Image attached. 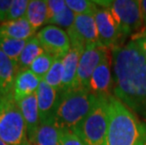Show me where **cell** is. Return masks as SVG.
<instances>
[{
	"instance_id": "7a4b0ae2",
	"label": "cell",
	"mask_w": 146,
	"mask_h": 145,
	"mask_svg": "<svg viewBox=\"0 0 146 145\" xmlns=\"http://www.w3.org/2000/svg\"><path fill=\"white\" fill-rule=\"evenodd\" d=\"M146 130V123L115 95L108 97V125L106 145H139Z\"/></svg>"
},
{
	"instance_id": "3957f363",
	"label": "cell",
	"mask_w": 146,
	"mask_h": 145,
	"mask_svg": "<svg viewBox=\"0 0 146 145\" xmlns=\"http://www.w3.org/2000/svg\"><path fill=\"white\" fill-rule=\"evenodd\" d=\"M96 96L90 89H72L60 92L55 120L60 127L74 129L88 116Z\"/></svg>"
},
{
	"instance_id": "9c48e42d",
	"label": "cell",
	"mask_w": 146,
	"mask_h": 145,
	"mask_svg": "<svg viewBox=\"0 0 146 145\" xmlns=\"http://www.w3.org/2000/svg\"><path fill=\"white\" fill-rule=\"evenodd\" d=\"M36 36L44 52H47L56 60H62L71 49V42L66 30L58 26L47 24Z\"/></svg>"
},
{
	"instance_id": "30bf717a",
	"label": "cell",
	"mask_w": 146,
	"mask_h": 145,
	"mask_svg": "<svg viewBox=\"0 0 146 145\" xmlns=\"http://www.w3.org/2000/svg\"><path fill=\"white\" fill-rule=\"evenodd\" d=\"M98 31L99 44L106 48L119 46L121 40L125 39L117 19L108 9H98L94 14Z\"/></svg>"
},
{
	"instance_id": "e0dca14e",
	"label": "cell",
	"mask_w": 146,
	"mask_h": 145,
	"mask_svg": "<svg viewBox=\"0 0 146 145\" xmlns=\"http://www.w3.org/2000/svg\"><path fill=\"white\" fill-rule=\"evenodd\" d=\"M18 72L17 64L0 49V88L3 96L12 94V88Z\"/></svg>"
},
{
	"instance_id": "9a60e30c",
	"label": "cell",
	"mask_w": 146,
	"mask_h": 145,
	"mask_svg": "<svg viewBox=\"0 0 146 145\" xmlns=\"http://www.w3.org/2000/svg\"><path fill=\"white\" fill-rule=\"evenodd\" d=\"M35 32L36 30L33 28L26 17L0 23V36L27 41L34 37Z\"/></svg>"
},
{
	"instance_id": "5b68a950",
	"label": "cell",
	"mask_w": 146,
	"mask_h": 145,
	"mask_svg": "<svg viewBox=\"0 0 146 145\" xmlns=\"http://www.w3.org/2000/svg\"><path fill=\"white\" fill-rule=\"evenodd\" d=\"M0 138L10 145H23L29 140L26 122L12 94L0 99Z\"/></svg>"
},
{
	"instance_id": "1f68e13d",
	"label": "cell",
	"mask_w": 146,
	"mask_h": 145,
	"mask_svg": "<svg viewBox=\"0 0 146 145\" xmlns=\"http://www.w3.org/2000/svg\"><path fill=\"white\" fill-rule=\"evenodd\" d=\"M139 145H146V130H145V133H144L143 138H142L141 143H139Z\"/></svg>"
},
{
	"instance_id": "4dcf8cb0",
	"label": "cell",
	"mask_w": 146,
	"mask_h": 145,
	"mask_svg": "<svg viewBox=\"0 0 146 145\" xmlns=\"http://www.w3.org/2000/svg\"><path fill=\"white\" fill-rule=\"evenodd\" d=\"M141 9H142V13H143L144 24H145V29L143 32L146 33V0H142V1H141Z\"/></svg>"
},
{
	"instance_id": "d6a6232c",
	"label": "cell",
	"mask_w": 146,
	"mask_h": 145,
	"mask_svg": "<svg viewBox=\"0 0 146 145\" xmlns=\"http://www.w3.org/2000/svg\"><path fill=\"white\" fill-rule=\"evenodd\" d=\"M0 145H10V144H8L7 142H5L4 140H2L1 138H0Z\"/></svg>"
},
{
	"instance_id": "d590c367",
	"label": "cell",
	"mask_w": 146,
	"mask_h": 145,
	"mask_svg": "<svg viewBox=\"0 0 146 145\" xmlns=\"http://www.w3.org/2000/svg\"><path fill=\"white\" fill-rule=\"evenodd\" d=\"M0 22H1V21H0Z\"/></svg>"
},
{
	"instance_id": "6da1fadb",
	"label": "cell",
	"mask_w": 146,
	"mask_h": 145,
	"mask_svg": "<svg viewBox=\"0 0 146 145\" xmlns=\"http://www.w3.org/2000/svg\"><path fill=\"white\" fill-rule=\"evenodd\" d=\"M114 94L146 123V58L134 41L112 48Z\"/></svg>"
},
{
	"instance_id": "83f0119b",
	"label": "cell",
	"mask_w": 146,
	"mask_h": 145,
	"mask_svg": "<svg viewBox=\"0 0 146 145\" xmlns=\"http://www.w3.org/2000/svg\"><path fill=\"white\" fill-rule=\"evenodd\" d=\"M47 6L49 11V17L50 18L54 16V15H57L60 12L63 11L67 8L66 2L63 1V0H48Z\"/></svg>"
},
{
	"instance_id": "2e32d148",
	"label": "cell",
	"mask_w": 146,
	"mask_h": 145,
	"mask_svg": "<svg viewBox=\"0 0 146 145\" xmlns=\"http://www.w3.org/2000/svg\"><path fill=\"white\" fill-rule=\"evenodd\" d=\"M83 51L84 50L81 48L71 46V49L68 52V54L61 60L63 64V79L61 91H66L73 89L76 77L79 60Z\"/></svg>"
},
{
	"instance_id": "484cf974",
	"label": "cell",
	"mask_w": 146,
	"mask_h": 145,
	"mask_svg": "<svg viewBox=\"0 0 146 145\" xmlns=\"http://www.w3.org/2000/svg\"><path fill=\"white\" fill-rule=\"evenodd\" d=\"M29 3V1H27V0H12L11 7L9 11V13L5 21L17 20L20 18L26 17Z\"/></svg>"
},
{
	"instance_id": "ffe728a7",
	"label": "cell",
	"mask_w": 146,
	"mask_h": 145,
	"mask_svg": "<svg viewBox=\"0 0 146 145\" xmlns=\"http://www.w3.org/2000/svg\"><path fill=\"white\" fill-rule=\"evenodd\" d=\"M43 52H44V50H43L42 46L41 45V42H39L37 36H34L29 40H27V44L25 46L24 50L22 51L19 60H18V70L22 71L29 69V67L31 66L34 60L41 56Z\"/></svg>"
},
{
	"instance_id": "52a82bcc",
	"label": "cell",
	"mask_w": 146,
	"mask_h": 145,
	"mask_svg": "<svg viewBox=\"0 0 146 145\" xmlns=\"http://www.w3.org/2000/svg\"><path fill=\"white\" fill-rule=\"evenodd\" d=\"M107 56H108V48L104 47L100 44L87 46L80 57L73 89H89L92 73Z\"/></svg>"
},
{
	"instance_id": "e575fe53",
	"label": "cell",
	"mask_w": 146,
	"mask_h": 145,
	"mask_svg": "<svg viewBox=\"0 0 146 145\" xmlns=\"http://www.w3.org/2000/svg\"><path fill=\"white\" fill-rule=\"evenodd\" d=\"M3 97V95H2V91H1V88H0V99Z\"/></svg>"
},
{
	"instance_id": "44dd1931",
	"label": "cell",
	"mask_w": 146,
	"mask_h": 145,
	"mask_svg": "<svg viewBox=\"0 0 146 145\" xmlns=\"http://www.w3.org/2000/svg\"><path fill=\"white\" fill-rule=\"evenodd\" d=\"M26 44L27 41L0 36V49L16 64Z\"/></svg>"
},
{
	"instance_id": "836d02e7",
	"label": "cell",
	"mask_w": 146,
	"mask_h": 145,
	"mask_svg": "<svg viewBox=\"0 0 146 145\" xmlns=\"http://www.w3.org/2000/svg\"><path fill=\"white\" fill-rule=\"evenodd\" d=\"M23 145H33V144H32V143H30V142H29V140H27V142H25V143H24Z\"/></svg>"
},
{
	"instance_id": "7c38bea8",
	"label": "cell",
	"mask_w": 146,
	"mask_h": 145,
	"mask_svg": "<svg viewBox=\"0 0 146 145\" xmlns=\"http://www.w3.org/2000/svg\"><path fill=\"white\" fill-rule=\"evenodd\" d=\"M36 94L41 122L55 118V113L60 102V92L42 80Z\"/></svg>"
},
{
	"instance_id": "ba28073f",
	"label": "cell",
	"mask_w": 146,
	"mask_h": 145,
	"mask_svg": "<svg viewBox=\"0 0 146 145\" xmlns=\"http://www.w3.org/2000/svg\"><path fill=\"white\" fill-rule=\"evenodd\" d=\"M69 36L71 46L85 49L87 46L99 44L98 31L94 15L78 14L73 26L66 30Z\"/></svg>"
},
{
	"instance_id": "8992f818",
	"label": "cell",
	"mask_w": 146,
	"mask_h": 145,
	"mask_svg": "<svg viewBox=\"0 0 146 145\" xmlns=\"http://www.w3.org/2000/svg\"><path fill=\"white\" fill-rule=\"evenodd\" d=\"M96 5L108 9L117 19L123 37L138 33L145 26L141 3L138 0L95 1Z\"/></svg>"
},
{
	"instance_id": "d4e9b609",
	"label": "cell",
	"mask_w": 146,
	"mask_h": 145,
	"mask_svg": "<svg viewBox=\"0 0 146 145\" xmlns=\"http://www.w3.org/2000/svg\"><path fill=\"white\" fill-rule=\"evenodd\" d=\"M76 13L71 11L69 8H66L63 11L60 12L57 15L52 16L49 19L48 23L49 24H53V26H58L60 28H65V29H69L71 26H73V24L76 19Z\"/></svg>"
},
{
	"instance_id": "4fadbf2b",
	"label": "cell",
	"mask_w": 146,
	"mask_h": 145,
	"mask_svg": "<svg viewBox=\"0 0 146 145\" xmlns=\"http://www.w3.org/2000/svg\"><path fill=\"white\" fill-rule=\"evenodd\" d=\"M18 106L26 122L27 140L29 142H31L41 123L37 94L33 93L25 97L24 99L18 102Z\"/></svg>"
},
{
	"instance_id": "5bb4252c",
	"label": "cell",
	"mask_w": 146,
	"mask_h": 145,
	"mask_svg": "<svg viewBox=\"0 0 146 145\" xmlns=\"http://www.w3.org/2000/svg\"><path fill=\"white\" fill-rule=\"evenodd\" d=\"M41 81L42 79L34 75L30 69L19 71L12 88V96L14 100L18 103L25 97L36 93Z\"/></svg>"
},
{
	"instance_id": "f546056e",
	"label": "cell",
	"mask_w": 146,
	"mask_h": 145,
	"mask_svg": "<svg viewBox=\"0 0 146 145\" xmlns=\"http://www.w3.org/2000/svg\"><path fill=\"white\" fill-rule=\"evenodd\" d=\"M133 41L135 42L136 45L138 46L139 52H141V53L143 55V57L146 58V36L133 40Z\"/></svg>"
},
{
	"instance_id": "cb8c5ba5",
	"label": "cell",
	"mask_w": 146,
	"mask_h": 145,
	"mask_svg": "<svg viewBox=\"0 0 146 145\" xmlns=\"http://www.w3.org/2000/svg\"><path fill=\"white\" fill-rule=\"evenodd\" d=\"M67 7L73 11L76 15L78 14H91L94 15L98 8L95 1L89 0H67Z\"/></svg>"
},
{
	"instance_id": "d6986e66",
	"label": "cell",
	"mask_w": 146,
	"mask_h": 145,
	"mask_svg": "<svg viewBox=\"0 0 146 145\" xmlns=\"http://www.w3.org/2000/svg\"><path fill=\"white\" fill-rule=\"evenodd\" d=\"M26 18L35 30L39 29L49 21V11L47 1L32 0L29 1Z\"/></svg>"
},
{
	"instance_id": "603a6c76",
	"label": "cell",
	"mask_w": 146,
	"mask_h": 145,
	"mask_svg": "<svg viewBox=\"0 0 146 145\" xmlns=\"http://www.w3.org/2000/svg\"><path fill=\"white\" fill-rule=\"evenodd\" d=\"M56 60V58L48 54L47 52H43L40 57H38L34 60V62L29 67L30 71L36 75L40 79H43L46 73L49 72L53 63Z\"/></svg>"
},
{
	"instance_id": "4316f807",
	"label": "cell",
	"mask_w": 146,
	"mask_h": 145,
	"mask_svg": "<svg viewBox=\"0 0 146 145\" xmlns=\"http://www.w3.org/2000/svg\"><path fill=\"white\" fill-rule=\"evenodd\" d=\"M60 145H85L72 129L60 127Z\"/></svg>"
},
{
	"instance_id": "8fae6325",
	"label": "cell",
	"mask_w": 146,
	"mask_h": 145,
	"mask_svg": "<svg viewBox=\"0 0 146 145\" xmlns=\"http://www.w3.org/2000/svg\"><path fill=\"white\" fill-rule=\"evenodd\" d=\"M111 65L112 64L110 62V58L107 56L101 61V63L92 73L91 80H90L89 89L96 96L104 95V96L108 97L111 95L110 91L114 89V79L110 69Z\"/></svg>"
},
{
	"instance_id": "f1b7e54d",
	"label": "cell",
	"mask_w": 146,
	"mask_h": 145,
	"mask_svg": "<svg viewBox=\"0 0 146 145\" xmlns=\"http://www.w3.org/2000/svg\"><path fill=\"white\" fill-rule=\"evenodd\" d=\"M11 4L12 0H0V21L1 23L5 22Z\"/></svg>"
},
{
	"instance_id": "ac0fdd59",
	"label": "cell",
	"mask_w": 146,
	"mask_h": 145,
	"mask_svg": "<svg viewBox=\"0 0 146 145\" xmlns=\"http://www.w3.org/2000/svg\"><path fill=\"white\" fill-rule=\"evenodd\" d=\"M30 143L33 145H60V126L55 118L42 122Z\"/></svg>"
},
{
	"instance_id": "7402d4cb",
	"label": "cell",
	"mask_w": 146,
	"mask_h": 145,
	"mask_svg": "<svg viewBox=\"0 0 146 145\" xmlns=\"http://www.w3.org/2000/svg\"><path fill=\"white\" fill-rule=\"evenodd\" d=\"M63 79V64L61 60H56L42 80L53 89L61 91Z\"/></svg>"
},
{
	"instance_id": "277c9868",
	"label": "cell",
	"mask_w": 146,
	"mask_h": 145,
	"mask_svg": "<svg viewBox=\"0 0 146 145\" xmlns=\"http://www.w3.org/2000/svg\"><path fill=\"white\" fill-rule=\"evenodd\" d=\"M108 97L98 95L91 112L73 129L85 145H106L108 125Z\"/></svg>"
}]
</instances>
